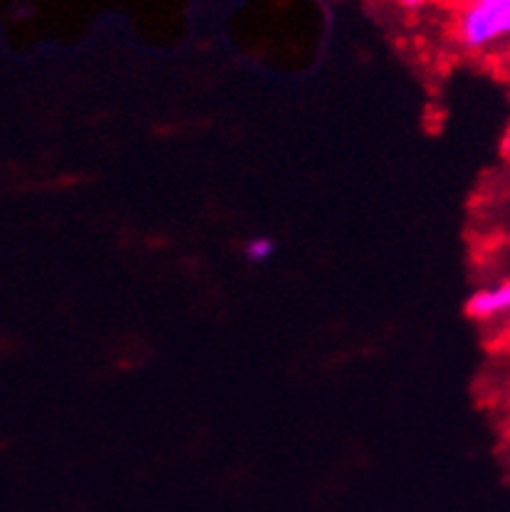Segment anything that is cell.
<instances>
[{"label":"cell","mask_w":510,"mask_h":512,"mask_svg":"<svg viewBox=\"0 0 510 512\" xmlns=\"http://www.w3.org/2000/svg\"><path fill=\"white\" fill-rule=\"evenodd\" d=\"M510 38V3L508 5H471L459 18V40L471 50H481L498 40Z\"/></svg>","instance_id":"6da1fadb"},{"label":"cell","mask_w":510,"mask_h":512,"mask_svg":"<svg viewBox=\"0 0 510 512\" xmlns=\"http://www.w3.org/2000/svg\"><path fill=\"white\" fill-rule=\"evenodd\" d=\"M466 312L478 320H488V317H498L510 312V280L501 285L491 287V290H481L468 300Z\"/></svg>","instance_id":"7a4b0ae2"},{"label":"cell","mask_w":510,"mask_h":512,"mask_svg":"<svg viewBox=\"0 0 510 512\" xmlns=\"http://www.w3.org/2000/svg\"><path fill=\"white\" fill-rule=\"evenodd\" d=\"M273 255H275V240L265 238V235H255V238L246 240V245H243V258L253 265L268 263Z\"/></svg>","instance_id":"3957f363"},{"label":"cell","mask_w":510,"mask_h":512,"mask_svg":"<svg viewBox=\"0 0 510 512\" xmlns=\"http://www.w3.org/2000/svg\"><path fill=\"white\" fill-rule=\"evenodd\" d=\"M510 0H471V5H508Z\"/></svg>","instance_id":"277c9868"},{"label":"cell","mask_w":510,"mask_h":512,"mask_svg":"<svg viewBox=\"0 0 510 512\" xmlns=\"http://www.w3.org/2000/svg\"><path fill=\"white\" fill-rule=\"evenodd\" d=\"M397 3L402 5V8H409L411 10V8H419V5L424 3V0H397Z\"/></svg>","instance_id":"5b68a950"}]
</instances>
